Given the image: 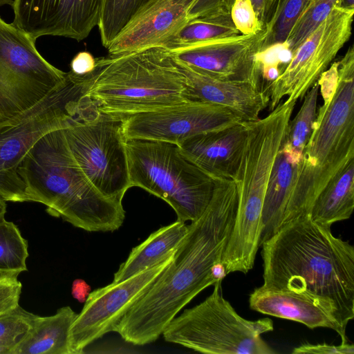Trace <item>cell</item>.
<instances>
[{
  "instance_id": "obj_1",
  "label": "cell",
  "mask_w": 354,
  "mask_h": 354,
  "mask_svg": "<svg viewBox=\"0 0 354 354\" xmlns=\"http://www.w3.org/2000/svg\"><path fill=\"white\" fill-rule=\"evenodd\" d=\"M237 205L234 180H215L208 205L189 225L171 261L129 308L114 332L133 345L153 342L198 293L223 280L226 275L221 259L233 229Z\"/></svg>"
},
{
  "instance_id": "obj_2",
  "label": "cell",
  "mask_w": 354,
  "mask_h": 354,
  "mask_svg": "<svg viewBox=\"0 0 354 354\" xmlns=\"http://www.w3.org/2000/svg\"><path fill=\"white\" fill-rule=\"evenodd\" d=\"M330 227L309 216L282 225L261 245L262 286L330 301L346 328L354 317V248Z\"/></svg>"
},
{
  "instance_id": "obj_3",
  "label": "cell",
  "mask_w": 354,
  "mask_h": 354,
  "mask_svg": "<svg viewBox=\"0 0 354 354\" xmlns=\"http://www.w3.org/2000/svg\"><path fill=\"white\" fill-rule=\"evenodd\" d=\"M18 173L28 201L45 205L47 212L88 232H113L125 218L122 201L102 194L73 158L64 129L39 138L21 161Z\"/></svg>"
},
{
  "instance_id": "obj_4",
  "label": "cell",
  "mask_w": 354,
  "mask_h": 354,
  "mask_svg": "<svg viewBox=\"0 0 354 354\" xmlns=\"http://www.w3.org/2000/svg\"><path fill=\"white\" fill-rule=\"evenodd\" d=\"M87 96L120 118L190 101L185 76L162 46L96 58Z\"/></svg>"
},
{
  "instance_id": "obj_5",
  "label": "cell",
  "mask_w": 354,
  "mask_h": 354,
  "mask_svg": "<svg viewBox=\"0 0 354 354\" xmlns=\"http://www.w3.org/2000/svg\"><path fill=\"white\" fill-rule=\"evenodd\" d=\"M337 62L338 80L333 90L321 93L323 104L317 111L282 225L309 216L319 193L354 158L353 46Z\"/></svg>"
},
{
  "instance_id": "obj_6",
  "label": "cell",
  "mask_w": 354,
  "mask_h": 354,
  "mask_svg": "<svg viewBox=\"0 0 354 354\" xmlns=\"http://www.w3.org/2000/svg\"><path fill=\"white\" fill-rule=\"evenodd\" d=\"M296 101L286 100L254 122H245L247 136L236 184L238 205L233 229L223 254L227 266L241 270L254 264L262 232V212L272 165Z\"/></svg>"
},
{
  "instance_id": "obj_7",
  "label": "cell",
  "mask_w": 354,
  "mask_h": 354,
  "mask_svg": "<svg viewBox=\"0 0 354 354\" xmlns=\"http://www.w3.org/2000/svg\"><path fill=\"white\" fill-rule=\"evenodd\" d=\"M91 73L68 72L66 80L15 118L0 124V197L6 201H28L18 173L25 156L46 133L68 127L97 111L87 96Z\"/></svg>"
},
{
  "instance_id": "obj_8",
  "label": "cell",
  "mask_w": 354,
  "mask_h": 354,
  "mask_svg": "<svg viewBox=\"0 0 354 354\" xmlns=\"http://www.w3.org/2000/svg\"><path fill=\"white\" fill-rule=\"evenodd\" d=\"M130 186L160 198L175 211L177 221H194L208 205L214 180L188 160L172 143L127 140Z\"/></svg>"
},
{
  "instance_id": "obj_9",
  "label": "cell",
  "mask_w": 354,
  "mask_h": 354,
  "mask_svg": "<svg viewBox=\"0 0 354 354\" xmlns=\"http://www.w3.org/2000/svg\"><path fill=\"white\" fill-rule=\"evenodd\" d=\"M221 281L203 302L171 319L162 334L165 340L203 353H276L261 338L273 330L271 319L241 317L223 297Z\"/></svg>"
},
{
  "instance_id": "obj_10",
  "label": "cell",
  "mask_w": 354,
  "mask_h": 354,
  "mask_svg": "<svg viewBox=\"0 0 354 354\" xmlns=\"http://www.w3.org/2000/svg\"><path fill=\"white\" fill-rule=\"evenodd\" d=\"M35 41L0 17V124L33 106L67 77L68 72L43 57Z\"/></svg>"
},
{
  "instance_id": "obj_11",
  "label": "cell",
  "mask_w": 354,
  "mask_h": 354,
  "mask_svg": "<svg viewBox=\"0 0 354 354\" xmlns=\"http://www.w3.org/2000/svg\"><path fill=\"white\" fill-rule=\"evenodd\" d=\"M68 148L93 185L119 201L131 187L122 118L99 113L64 129Z\"/></svg>"
},
{
  "instance_id": "obj_12",
  "label": "cell",
  "mask_w": 354,
  "mask_h": 354,
  "mask_svg": "<svg viewBox=\"0 0 354 354\" xmlns=\"http://www.w3.org/2000/svg\"><path fill=\"white\" fill-rule=\"evenodd\" d=\"M354 8L335 5L326 17L308 36L280 69V74L263 88L274 109L282 98L297 101L317 82L338 52L349 40Z\"/></svg>"
},
{
  "instance_id": "obj_13",
  "label": "cell",
  "mask_w": 354,
  "mask_h": 354,
  "mask_svg": "<svg viewBox=\"0 0 354 354\" xmlns=\"http://www.w3.org/2000/svg\"><path fill=\"white\" fill-rule=\"evenodd\" d=\"M318 93L319 86L315 84L305 94L304 102L294 119L290 120L274 157L263 202L260 245L283 225L316 118Z\"/></svg>"
},
{
  "instance_id": "obj_14",
  "label": "cell",
  "mask_w": 354,
  "mask_h": 354,
  "mask_svg": "<svg viewBox=\"0 0 354 354\" xmlns=\"http://www.w3.org/2000/svg\"><path fill=\"white\" fill-rule=\"evenodd\" d=\"M174 255L124 281L112 282L90 292L70 328V354L84 353L92 342L114 331L129 308L168 266Z\"/></svg>"
},
{
  "instance_id": "obj_15",
  "label": "cell",
  "mask_w": 354,
  "mask_h": 354,
  "mask_svg": "<svg viewBox=\"0 0 354 354\" xmlns=\"http://www.w3.org/2000/svg\"><path fill=\"white\" fill-rule=\"evenodd\" d=\"M122 120L127 140H154L176 145L195 135L243 122L228 109L199 101L138 113Z\"/></svg>"
},
{
  "instance_id": "obj_16",
  "label": "cell",
  "mask_w": 354,
  "mask_h": 354,
  "mask_svg": "<svg viewBox=\"0 0 354 354\" xmlns=\"http://www.w3.org/2000/svg\"><path fill=\"white\" fill-rule=\"evenodd\" d=\"M265 41L257 34L218 37L171 51L174 59L216 79L261 85L257 55Z\"/></svg>"
},
{
  "instance_id": "obj_17",
  "label": "cell",
  "mask_w": 354,
  "mask_h": 354,
  "mask_svg": "<svg viewBox=\"0 0 354 354\" xmlns=\"http://www.w3.org/2000/svg\"><path fill=\"white\" fill-rule=\"evenodd\" d=\"M104 0H14L12 24L35 40L59 36L80 41L98 26Z\"/></svg>"
},
{
  "instance_id": "obj_18",
  "label": "cell",
  "mask_w": 354,
  "mask_h": 354,
  "mask_svg": "<svg viewBox=\"0 0 354 354\" xmlns=\"http://www.w3.org/2000/svg\"><path fill=\"white\" fill-rule=\"evenodd\" d=\"M251 309L262 314L301 323L309 328H327L346 342V328L341 324L333 302L307 293H297L261 286L250 294Z\"/></svg>"
},
{
  "instance_id": "obj_19",
  "label": "cell",
  "mask_w": 354,
  "mask_h": 354,
  "mask_svg": "<svg viewBox=\"0 0 354 354\" xmlns=\"http://www.w3.org/2000/svg\"><path fill=\"white\" fill-rule=\"evenodd\" d=\"M174 61L186 79L190 101L223 106L247 122L258 120L260 113L269 105V96L263 87L216 79Z\"/></svg>"
},
{
  "instance_id": "obj_20",
  "label": "cell",
  "mask_w": 354,
  "mask_h": 354,
  "mask_svg": "<svg viewBox=\"0 0 354 354\" xmlns=\"http://www.w3.org/2000/svg\"><path fill=\"white\" fill-rule=\"evenodd\" d=\"M245 122L192 136L178 145L182 154L212 179L234 178L241 158Z\"/></svg>"
},
{
  "instance_id": "obj_21",
  "label": "cell",
  "mask_w": 354,
  "mask_h": 354,
  "mask_svg": "<svg viewBox=\"0 0 354 354\" xmlns=\"http://www.w3.org/2000/svg\"><path fill=\"white\" fill-rule=\"evenodd\" d=\"M189 20L174 0H156L138 13L107 48L117 55L162 46Z\"/></svg>"
},
{
  "instance_id": "obj_22",
  "label": "cell",
  "mask_w": 354,
  "mask_h": 354,
  "mask_svg": "<svg viewBox=\"0 0 354 354\" xmlns=\"http://www.w3.org/2000/svg\"><path fill=\"white\" fill-rule=\"evenodd\" d=\"M189 225L176 222L151 233L133 248L128 258L114 274L113 283H119L149 269L172 256L187 233Z\"/></svg>"
},
{
  "instance_id": "obj_23",
  "label": "cell",
  "mask_w": 354,
  "mask_h": 354,
  "mask_svg": "<svg viewBox=\"0 0 354 354\" xmlns=\"http://www.w3.org/2000/svg\"><path fill=\"white\" fill-rule=\"evenodd\" d=\"M77 314L68 306L51 316H35L11 354H70L69 331Z\"/></svg>"
},
{
  "instance_id": "obj_24",
  "label": "cell",
  "mask_w": 354,
  "mask_h": 354,
  "mask_svg": "<svg viewBox=\"0 0 354 354\" xmlns=\"http://www.w3.org/2000/svg\"><path fill=\"white\" fill-rule=\"evenodd\" d=\"M354 209V158L348 160L316 198L309 216L317 223L348 219Z\"/></svg>"
},
{
  "instance_id": "obj_25",
  "label": "cell",
  "mask_w": 354,
  "mask_h": 354,
  "mask_svg": "<svg viewBox=\"0 0 354 354\" xmlns=\"http://www.w3.org/2000/svg\"><path fill=\"white\" fill-rule=\"evenodd\" d=\"M241 34L230 15H211L189 19L162 46L170 51L209 39Z\"/></svg>"
},
{
  "instance_id": "obj_26",
  "label": "cell",
  "mask_w": 354,
  "mask_h": 354,
  "mask_svg": "<svg viewBox=\"0 0 354 354\" xmlns=\"http://www.w3.org/2000/svg\"><path fill=\"white\" fill-rule=\"evenodd\" d=\"M156 0H104L98 24L101 42L108 48L124 28Z\"/></svg>"
},
{
  "instance_id": "obj_27",
  "label": "cell",
  "mask_w": 354,
  "mask_h": 354,
  "mask_svg": "<svg viewBox=\"0 0 354 354\" xmlns=\"http://www.w3.org/2000/svg\"><path fill=\"white\" fill-rule=\"evenodd\" d=\"M28 245L19 227L0 220V275H16L27 270Z\"/></svg>"
},
{
  "instance_id": "obj_28",
  "label": "cell",
  "mask_w": 354,
  "mask_h": 354,
  "mask_svg": "<svg viewBox=\"0 0 354 354\" xmlns=\"http://www.w3.org/2000/svg\"><path fill=\"white\" fill-rule=\"evenodd\" d=\"M308 0H277L263 26V49L285 43L290 30Z\"/></svg>"
},
{
  "instance_id": "obj_29",
  "label": "cell",
  "mask_w": 354,
  "mask_h": 354,
  "mask_svg": "<svg viewBox=\"0 0 354 354\" xmlns=\"http://www.w3.org/2000/svg\"><path fill=\"white\" fill-rule=\"evenodd\" d=\"M342 3V0H308L284 43L292 55L326 17L333 7Z\"/></svg>"
},
{
  "instance_id": "obj_30",
  "label": "cell",
  "mask_w": 354,
  "mask_h": 354,
  "mask_svg": "<svg viewBox=\"0 0 354 354\" xmlns=\"http://www.w3.org/2000/svg\"><path fill=\"white\" fill-rule=\"evenodd\" d=\"M35 316L19 304L0 315V354H11L30 328Z\"/></svg>"
},
{
  "instance_id": "obj_31",
  "label": "cell",
  "mask_w": 354,
  "mask_h": 354,
  "mask_svg": "<svg viewBox=\"0 0 354 354\" xmlns=\"http://www.w3.org/2000/svg\"><path fill=\"white\" fill-rule=\"evenodd\" d=\"M230 15L241 34H257L263 30L251 0H233Z\"/></svg>"
},
{
  "instance_id": "obj_32",
  "label": "cell",
  "mask_w": 354,
  "mask_h": 354,
  "mask_svg": "<svg viewBox=\"0 0 354 354\" xmlns=\"http://www.w3.org/2000/svg\"><path fill=\"white\" fill-rule=\"evenodd\" d=\"M181 5L189 19L211 15H230L233 0H174Z\"/></svg>"
},
{
  "instance_id": "obj_33",
  "label": "cell",
  "mask_w": 354,
  "mask_h": 354,
  "mask_svg": "<svg viewBox=\"0 0 354 354\" xmlns=\"http://www.w3.org/2000/svg\"><path fill=\"white\" fill-rule=\"evenodd\" d=\"M22 284L16 275H0V315L19 304Z\"/></svg>"
},
{
  "instance_id": "obj_34",
  "label": "cell",
  "mask_w": 354,
  "mask_h": 354,
  "mask_svg": "<svg viewBox=\"0 0 354 354\" xmlns=\"http://www.w3.org/2000/svg\"><path fill=\"white\" fill-rule=\"evenodd\" d=\"M294 354L313 353V354H353L354 346L348 343H342L340 345L324 344H303L296 347L292 351Z\"/></svg>"
},
{
  "instance_id": "obj_35",
  "label": "cell",
  "mask_w": 354,
  "mask_h": 354,
  "mask_svg": "<svg viewBox=\"0 0 354 354\" xmlns=\"http://www.w3.org/2000/svg\"><path fill=\"white\" fill-rule=\"evenodd\" d=\"M96 58L87 51L76 54L71 62V71L77 75H85L93 72L96 66Z\"/></svg>"
},
{
  "instance_id": "obj_36",
  "label": "cell",
  "mask_w": 354,
  "mask_h": 354,
  "mask_svg": "<svg viewBox=\"0 0 354 354\" xmlns=\"http://www.w3.org/2000/svg\"><path fill=\"white\" fill-rule=\"evenodd\" d=\"M90 292L91 287L84 280L77 279L73 281L71 293L79 302H84Z\"/></svg>"
},
{
  "instance_id": "obj_37",
  "label": "cell",
  "mask_w": 354,
  "mask_h": 354,
  "mask_svg": "<svg viewBox=\"0 0 354 354\" xmlns=\"http://www.w3.org/2000/svg\"><path fill=\"white\" fill-rule=\"evenodd\" d=\"M259 21H261L263 10V0H251Z\"/></svg>"
},
{
  "instance_id": "obj_38",
  "label": "cell",
  "mask_w": 354,
  "mask_h": 354,
  "mask_svg": "<svg viewBox=\"0 0 354 354\" xmlns=\"http://www.w3.org/2000/svg\"><path fill=\"white\" fill-rule=\"evenodd\" d=\"M7 212V205L6 201L0 197V220L5 218Z\"/></svg>"
},
{
  "instance_id": "obj_39",
  "label": "cell",
  "mask_w": 354,
  "mask_h": 354,
  "mask_svg": "<svg viewBox=\"0 0 354 354\" xmlns=\"http://www.w3.org/2000/svg\"><path fill=\"white\" fill-rule=\"evenodd\" d=\"M342 5L346 8H354V0H342Z\"/></svg>"
},
{
  "instance_id": "obj_40",
  "label": "cell",
  "mask_w": 354,
  "mask_h": 354,
  "mask_svg": "<svg viewBox=\"0 0 354 354\" xmlns=\"http://www.w3.org/2000/svg\"><path fill=\"white\" fill-rule=\"evenodd\" d=\"M13 1H14V0H0V7L5 6V5H8V6H12L13 4Z\"/></svg>"
}]
</instances>
